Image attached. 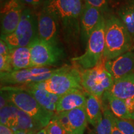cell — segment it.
<instances>
[{"instance_id": "obj_1", "label": "cell", "mask_w": 134, "mask_h": 134, "mask_svg": "<svg viewBox=\"0 0 134 134\" xmlns=\"http://www.w3.org/2000/svg\"><path fill=\"white\" fill-rule=\"evenodd\" d=\"M84 0H45L42 9L61 26L67 43H75L81 36V17Z\"/></svg>"}, {"instance_id": "obj_2", "label": "cell", "mask_w": 134, "mask_h": 134, "mask_svg": "<svg viewBox=\"0 0 134 134\" xmlns=\"http://www.w3.org/2000/svg\"><path fill=\"white\" fill-rule=\"evenodd\" d=\"M1 90L4 92L9 102L31 116L42 129L47 126L54 116L55 113L43 108L32 95L25 90L11 86L1 87Z\"/></svg>"}, {"instance_id": "obj_3", "label": "cell", "mask_w": 134, "mask_h": 134, "mask_svg": "<svg viewBox=\"0 0 134 134\" xmlns=\"http://www.w3.org/2000/svg\"><path fill=\"white\" fill-rule=\"evenodd\" d=\"M131 45V36L121 20L115 16L105 20L103 58L106 61L114 59L127 52Z\"/></svg>"}, {"instance_id": "obj_4", "label": "cell", "mask_w": 134, "mask_h": 134, "mask_svg": "<svg viewBox=\"0 0 134 134\" xmlns=\"http://www.w3.org/2000/svg\"><path fill=\"white\" fill-rule=\"evenodd\" d=\"M35 88L43 89L61 96L73 90H83L80 71L76 68L65 65L62 70L46 81L28 84Z\"/></svg>"}, {"instance_id": "obj_5", "label": "cell", "mask_w": 134, "mask_h": 134, "mask_svg": "<svg viewBox=\"0 0 134 134\" xmlns=\"http://www.w3.org/2000/svg\"><path fill=\"white\" fill-rule=\"evenodd\" d=\"M105 62L106 60L103 58L94 68L80 71L83 90L100 100L114 81L113 76L105 68Z\"/></svg>"}, {"instance_id": "obj_6", "label": "cell", "mask_w": 134, "mask_h": 134, "mask_svg": "<svg viewBox=\"0 0 134 134\" xmlns=\"http://www.w3.org/2000/svg\"><path fill=\"white\" fill-rule=\"evenodd\" d=\"M105 20L103 16L89 38L83 54L72 58V61L83 70L94 68L103 58L105 48Z\"/></svg>"}, {"instance_id": "obj_7", "label": "cell", "mask_w": 134, "mask_h": 134, "mask_svg": "<svg viewBox=\"0 0 134 134\" xmlns=\"http://www.w3.org/2000/svg\"><path fill=\"white\" fill-rule=\"evenodd\" d=\"M37 37V22L31 10L25 8L21 21L13 33L1 36L10 49L29 47Z\"/></svg>"}, {"instance_id": "obj_8", "label": "cell", "mask_w": 134, "mask_h": 134, "mask_svg": "<svg viewBox=\"0 0 134 134\" xmlns=\"http://www.w3.org/2000/svg\"><path fill=\"white\" fill-rule=\"evenodd\" d=\"M62 68V67L55 69L47 67H31L26 69L1 73V86L28 85L44 81L60 71Z\"/></svg>"}, {"instance_id": "obj_9", "label": "cell", "mask_w": 134, "mask_h": 134, "mask_svg": "<svg viewBox=\"0 0 134 134\" xmlns=\"http://www.w3.org/2000/svg\"><path fill=\"white\" fill-rule=\"evenodd\" d=\"M31 67H46L53 65L60 60L62 50L55 43L37 37L29 46Z\"/></svg>"}, {"instance_id": "obj_10", "label": "cell", "mask_w": 134, "mask_h": 134, "mask_svg": "<svg viewBox=\"0 0 134 134\" xmlns=\"http://www.w3.org/2000/svg\"><path fill=\"white\" fill-rule=\"evenodd\" d=\"M24 4L21 0H9L1 6V35L13 33L21 21Z\"/></svg>"}, {"instance_id": "obj_11", "label": "cell", "mask_w": 134, "mask_h": 134, "mask_svg": "<svg viewBox=\"0 0 134 134\" xmlns=\"http://www.w3.org/2000/svg\"><path fill=\"white\" fill-rule=\"evenodd\" d=\"M105 66L114 80L134 73V53L127 52L114 59L108 60Z\"/></svg>"}, {"instance_id": "obj_12", "label": "cell", "mask_w": 134, "mask_h": 134, "mask_svg": "<svg viewBox=\"0 0 134 134\" xmlns=\"http://www.w3.org/2000/svg\"><path fill=\"white\" fill-rule=\"evenodd\" d=\"M37 37L48 42L56 43L58 23L55 18L44 10H42L37 16Z\"/></svg>"}, {"instance_id": "obj_13", "label": "cell", "mask_w": 134, "mask_h": 134, "mask_svg": "<svg viewBox=\"0 0 134 134\" xmlns=\"http://www.w3.org/2000/svg\"><path fill=\"white\" fill-rule=\"evenodd\" d=\"M103 17L101 11L85 2L81 17V38L84 42H88Z\"/></svg>"}, {"instance_id": "obj_14", "label": "cell", "mask_w": 134, "mask_h": 134, "mask_svg": "<svg viewBox=\"0 0 134 134\" xmlns=\"http://www.w3.org/2000/svg\"><path fill=\"white\" fill-rule=\"evenodd\" d=\"M83 90H73L60 96L56 107V113L66 112L74 109L85 107L86 98Z\"/></svg>"}, {"instance_id": "obj_15", "label": "cell", "mask_w": 134, "mask_h": 134, "mask_svg": "<svg viewBox=\"0 0 134 134\" xmlns=\"http://www.w3.org/2000/svg\"><path fill=\"white\" fill-rule=\"evenodd\" d=\"M108 92L124 100L134 99V73L114 80Z\"/></svg>"}, {"instance_id": "obj_16", "label": "cell", "mask_w": 134, "mask_h": 134, "mask_svg": "<svg viewBox=\"0 0 134 134\" xmlns=\"http://www.w3.org/2000/svg\"><path fill=\"white\" fill-rule=\"evenodd\" d=\"M17 87L27 91L32 95L43 108L50 112L56 113L57 103L59 99V96L50 93L46 90L35 88L29 85H25V86Z\"/></svg>"}, {"instance_id": "obj_17", "label": "cell", "mask_w": 134, "mask_h": 134, "mask_svg": "<svg viewBox=\"0 0 134 134\" xmlns=\"http://www.w3.org/2000/svg\"><path fill=\"white\" fill-rule=\"evenodd\" d=\"M85 93L86 98L85 110L88 121L95 127L103 118L102 100L86 91Z\"/></svg>"}, {"instance_id": "obj_18", "label": "cell", "mask_w": 134, "mask_h": 134, "mask_svg": "<svg viewBox=\"0 0 134 134\" xmlns=\"http://www.w3.org/2000/svg\"><path fill=\"white\" fill-rule=\"evenodd\" d=\"M11 65L13 70L31 68V52L29 47L12 48L10 50Z\"/></svg>"}, {"instance_id": "obj_19", "label": "cell", "mask_w": 134, "mask_h": 134, "mask_svg": "<svg viewBox=\"0 0 134 134\" xmlns=\"http://www.w3.org/2000/svg\"><path fill=\"white\" fill-rule=\"evenodd\" d=\"M74 134H83L88 122L85 107L66 111Z\"/></svg>"}, {"instance_id": "obj_20", "label": "cell", "mask_w": 134, "mask_h": 134, "mask_svg": "<svg viewBox=\"0 0 134 134\" xmlns=\"http://www.w3.org/2000/svg\"><path fill=\"white\" fill-rule=\"evenodd\" d=\"M103 98L108 100L110 110L115 117L124 119L134 120V114L129 111L124 100L115 98L108 91L104 93Z\"/></svg>"}, {"instance_id": "obj_21", "label": "cell", "mask_w": 134, "mask_h": 134, "mask_svg": "<svg viewBox=\"0 0 134 134\" xmlns=\"http://www.w3.org/2000/svg\"><path fill=\"white\" fill-rule=\"evenodd\" d=\"M41 129H42V127L31 116L19 109L16 125L13 129L14 132L16 130H23L36 134Z\"/></svg>"}, {"instance_id": "obj_22", "label": "cell", "mask_w": 134, "mask_h": 134, "mask_svg": "<svg viewBox=\"0 0 134 134\" xmlns=\"http://www.w3.org/2000/svg\"><path fill=\"white\" fill-rule=\"evenodd\" d=\"M18 111L19 109L11 103L1 109H0L1 124L6 125L14 129L18 120Z\"/></svg>"}, {"instance_id": "obj_23", "label": "cell", "mask_w": 134, "mask_h": 134, "mask_svg": "<svg viewBox=\"0 0 134 134\" xmlns=\"http://www.w3.org/2000/svg\"><path fill=\"white\" fill-rule=\"evenodd\" d=\"M114 115L108 108L103 110V118L95 127L94 134H111Z\"/></svg>"}, {"instance_id": "obj_24", "label": "cell", "mask_w": 134, "mask_h": 134, "mask_svg": "<svg viewBox=\"0 0 134 134\" xmlns=\"http://www.w3.org/2000/svg\"><path fill=\"white\" fill-rule=\"evenodd\" d=\"M10 48L7 43L1 39L0 41V72H9L13 71L11 65Z\"/></svg>"}, {"instance_id": "obj_25", "label": "cell", "mask_w": 134, "mask_h": 134, "mask_svg": "<svg viewBox=\"0 0 134 134\" xmlns=\"http://www.w3.org/2000/svg\"><path fill=\"white\" fill-rule=\"evenodd\" d=\"M119 16L130 36H134V4L122 8L119 13Z\"/></svg>"}, {"instance_id": "obj_26", "label": "cell", "mask_w": 134, "mask_h": 134, "mask_svg": "<svg viewBox=\"0 0 134 134\" xmlns=\"http://www.w3.org/2000/svg\"><path fill=\"white\" fill-rule=\"evenodd\" d=\"M53 119L56 120L60 126L63 128L65 134H74L70 120L68 119L66 112L57 113L53 117Z\"/></svg>"}, {"instance_id": "obj_27", "label": "cell", "mask_w": 134, "mask_h": 134, "mask_svg": "<svg viewBox=\"0 0 134 134\" xmlns=\"http://www.w3.org/2000/svg\"><path fill=\"white\" fill-rule=\"evenodd\" d=\"M114 124L123 134H134V125L127 119L114 116Z\"/></svg>"}, {"instance_id": "obj_28", "label": "cell", "mask_w": 134, "mask_h": 134, "mask_svg": "<svg viewBox=\"0 0 134 134\" xmlns=\"http://www.w3.org/2000/svg\"><path fill=\"white\" fill-rule=\"evenodd\" d=\"M46 128L47 134H65L62 127L60 126L56 120H53V119Z\"/></svg>"}, {"instance_id": "obj_29", "label": "cell", "mask_w": 134, "mask_h": 134, "mask_svg": "<svg viewBox=\"0 0 134 134\" xmlns=\"http://www.w3.org/2000/svg\"><path fill=\"white\" fill-rule=\"evenodd\" d=\"M85 3H88L90 6L97 8L103 13L104 11L107 9L109 0H84Z\"/></svg>"}, {"instance_id": "obj_30", "label": "cell", "mask_w": 134, "mask_h": 134, "mask_svg": "<svg viewBox=\"0 0 134 134\" xmlns=\"http://www.w3.org/2000/svg\"><path fill=\"white\" fill-rule=\"evenodd\" d=\"M24 4L31 5L32 6H37L43 3V0H21Z\"/></svg>"}, {"instance_id": "obj_31", "label": "cell", "mask_w": 134, "mask_h": 134, "mask_svg": "<svg viewBox=\"0 0 134 134\" xmlns=\"http://www.w3.org/2000/svg\"><path fill=\"white\" fill-rule=\"evenodd\" d=\"M0 134H14V131L13 129L1 124L0 125Z\"/></svg>"}, {"instance_id": "obj_32", "label": "cell", "mask_w": 134, "mask_h": 134, "mask_svg": "<svg viewBox=\"0 0 134 134\" xmlns=\"http://www.w3.org/2000/svg\"><path fill=\"white\" fill-rule=\"evenodd\" d=\"M124 101L129 111L132 114H134V99H130Z\"/></svg>"}, {"instance_id": "obj_33", "label": "cell", "mask_w": 134, "mask_h": 134, "mask_svg": "<svg viewBox=\"0 0 134 134\" xmlns=\"http://www.w3.org/2000/svg\"><path fill=\"white\" fill-rule=\"evenodd\" d=\"M111 134H123L118 129V128L115 126V125L114 124L113 121V130H112V133Z\"/></svg>"}, {"instance_id": "obj_34", "label": "cell", "mask_w": 134, "mask_h": 134, "mask_svg": "<svg viewBox=\"0 0 134 134\" xmlns=\"http://www.w3.org/2000/svg\"><path fill=\"white\" fill-rule=\"evenodd\" d=\"M14 134H33L31 133H29V132L23 131V130H16L14 132Z\"/></svg>"}, {"instance_id": "obj_35", "label": "cell", "mask_w": 134, "mask_h": 134, "mask_svg": "<svg viewBox=\"0 0 134 134\" xmlns=\"http://www.w3.org/2000/svg\"><path fill=\"white\" fill-rule=\"evenodd\" d=\"M36 134H47V133L46 128H43V129H41L40 131H38Z\"/></svg>"}, {"instance_id": "obj_36", "label": "cell", "mask_w": 134, "mask_h": 134, "mask_svg": "<svg viewBox=\"0 0 134 134\" xmlns=\"http://www.w3.org/2000/svg\"><path fill=\"white\" fill-rule=\"evenodd\" d=\"M8 1H9V0H1V6H2V4H4L5 3L7 2Z\"/></svg>"}]
</instances>
